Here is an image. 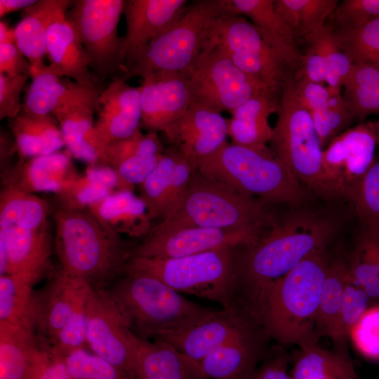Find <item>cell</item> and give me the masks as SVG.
Returning <instances> with one entry per match:
<instances>
[{
    "instance_id": "obj_44",
    "label": "cell",
    "mask_w": 379,
    "mask_h": 379,
    "mask_svg": "<svg viewBox=\"0 0 379 379\" xmlns=\"http://www.w3.org/2000/svg\"><path fill=\"white\" fill-rule=\"evenodd\" d=\"M233 14L246 16L262 30L296 47L295 36L277 13L274 0H227Z\"/></svg>"
},
{
    "instance_id": "obj_46",
    "label": "cell",
    "mask_w": 379,
    "mask_h": 379,
    "mask_svg": "<svg viewBox=\"0 0 379 379\" xmlns=\"http://www.w3.org/2000/svg\"><path fill=\"white\" fill-rule=\"evenodd\" d=\"M310 38L317 41L326 57L327 71L325 82L328 84V88L341 91L343 83L350 72L352 62L340 48L333 27L326 25L322 29L307 39Z\"/></svg>"
},
{
    "instance_id": "obj_11",
    "label": "cell",
    "mask_w": 379,
    "mask_h": 379,
    "mask_svg": "<svg viewBox=\"0 0 379 379\" xmlns=\"http://www.w3.org/2000/svg\"><path fill=\"white\" fill-rule=\"evenodd\" d=\"M238 248H220L174 258L134 256L128 262L125 272L152 276L180 293L215 301L227 309Z\"/></svg>"
},
{
    "instance_id": "obj_30",
    "label": "cell",
    "mask_w": 379,
    "mask_h": 379,
    "mask_svg": "<svg viewBox=\"0 0 379 379\" xmlns=\"http://www.w3.org/2000/svg\"><path fill=\"white\" fill-rule=\"evenodd\" d=\"M48 357L32 331L0 322V379H38Z\"/></svg>"
},
{
    "instance_id": "obj_14",
    "label": "cell",
    "mask_w": 379,
    "mask_h": 379,
    "mask_svg": "<svg viewBox=\"0 0 379 379\" xmlns=\"http://www.w3.org/2000/svg\"><path fill=\"white\" fill-rule=\"evenodd\" d=\"M376 145L375 123H361L336 136L323 150L324 173L334 199L349 201L375 161Z\"/></svg>"
},
{
    "instance_id": "obj_15",
    "label": "cell",
    "mask_w": 379,
    "mask_h": 379,
    "mask_svg": "<svg viewBox=\"0 0 379 379\" xmlns=\"http://www.w3.org/2000/svg\"><path fill=\"white\" fill-rule=\"evenodd\" d=\"M91 289L59 269L43 288L34 291L29 328L42 347L48 350L58 332L86 306Z\"/></svg>"
},
{
    "instance_id": "obj_6",
    "label": "cell",
    "mask_w": 379,
    "mask_h": 379,
    "mask_svg": "<svg viewBox=\"0 0 379 379\" xmlns=\"http://www.w3.org/2000/svg\"><path fill=\"white\" fill-rule=\"evenodd\" d=\"M239 194L264 204L302 206L307 192L288 168L274 156L227 142L197 170Z\"/></svg>"
},
{
    "instance_id": "obj_48",
    "label": "cell",
    "mask_w": 379,
    "mask_h": 379,
    "mask_svg": "<svg viewBox=\"0 0 379 379\" xmlns=\"http://www.w3.org/2000/svg\"><path fill=\"white\" fill-rule=\"evenodd\" d=\"M366 359L379 361V304L370 306L352 327L349 337Z\"/></svg>"
},
{
    "instance_id": "obj_60",
    "label": "cell",
    "mask_w": 379,
    "mask_h": 379,
    "mask_svg": "<svg viewBox=\"0 0 379 379\" xmlns=\"http://www.w3.org/2000/svg\"><path fill=\"white\" fill-rule=\"evenodd\" d=\"M121 379H130L128 377L126 376V377H124L123 378Z\"/></svg>"
},
{
    "instance_id": "obj_24",
    "label": "cell",
    "mask_w": 379,
    "mask_h": 379,
    "mask_svg": "<svg viewBox=\"0 0 379 379\" xmlns=\"http://www.w3.org/2000/svg\"><path fill=\"white\" fill-rule=\"evenodd\" d=\"M96 112L95 130L105 154L108 145L131 136L140 128V86H132L122 78H115L100 93Z\"/></svg>"
},
{
    "instance_id": "obj_13",
    "label": "cell",
    "mask_w": 379,
    "mask_h": 379,
    "mask_svg": "<svg viewBox=\"0 0 379 379\" xmlns=\"http://www.w3.org/2000/svg\"><path fill=\"white\" fill-rule=\"evenodd\" d=\"M187 77L193 102L230 114L262 90L267 89L241 70L211 41Z\"/></svg>"
},
{
    "instance_id": "obj_33",
    "label": "cell",
    "mask_w": 379,
    "mask_h": 379,
    "mask_svg": "<svg viewBox=\"0 0 379 379\" xmlns=\"http://www.w3.org/2000/svg\"><path fill=\"white\" fill-rule=\"evenodd\" d=\"M87 209L104 227L121 236L145 237L152 229L144 202L132 191L116 190Z\"/></svg>"
},
{
    "instance_id": "obj_9",
    "label": "cell",
    "mask_w": 379,
    "mask_h": 379,
    "mask_svg": "<svg viewBox=\"0 0 379 379\" xmlns=\"http://www.w3.org/2000/svg\"><path fill=\"white\" fill-rule=\"evenodd\" d=\"M265 204L195 171L178 210L154 227L175 230L196 226L262 234L275 222Z\"/></svg>"
},
{
    "instance_id": "obj_49",
    "label": "cell",
    "mask_w": 379,
    "mask_h": 379,
    "mask_svg": "<svg viewBox=\"0 0 379 379\" xmlns=\"http://www.w3.org/2000/svg\"><path fill=\"white\" fill-rule=\"evenodd\" d=\"M87 330L86 306L78 311L58 332L48 350L64 358L74 351L83 348L86 343Z\"/></svg>"
},
{
    "instance_id": "obj_51",
    "label": "cell",
    "mask_w": 379,
    "mask_h": 379,
    "mask_svg": "<svg viewBox=\"0 0 379 379\" xmlns=\"http://www.w3.org/2000/svg\"><path fill=\"white\" fill-rule=\"evenodd\" d=\"M30 74L8 77L0 74V119H12L22 109L20 95Z\"/></svg>"
},
{
    "instance_id": "obj_42",
    "label": "cell",
    "mask_w": 379,
    "mask_h": 379,
    "mask_svg": "<svg viewBox=\"0 0 379 379\" xmlns=\"http://www.w3.org/2000/svg\"><path fill=\"white\" fill-rule=\"evenodd\" d=\"M373 305L367 293L348 272L341 305L328 336L335 348L347 349V340L352 327Z\"/></svg>"
},
{
    "instance_id": "obj_37",
    "label": "cell",
    "mask_w": 379,
    "mask_h": 379,
    "mask_svg": "<svg viewBox=\"0 0 379 379\" xmlns=\"http://www.w3.org/2000/svg\"><path fill=\"white\" fill-rule=\"evenodd\" d=\"M300 347L293 379H359L347 349L330 351L317 343Z\"/></svg>"
},
{
    "instance_id": "obj_50",
    "label": "cell",
    "mask_w": 379,
    "mask_h": 379,
    "mask_svg": "<svg viewBox=\"0 0 379 379\" xmlns=\"http://www.w3.org/2000/svg\"><path fill=\"white\" fill-rule=\"evenodd\" d=\"M335 28L354 29L379 18V0H344L333 12Z\"/></svg>"
},
{
    "instance_id": "obj_28",
    "label": "cell",
    "mask_w": 379,
    "mask_h": 379,
    "mask_svg": "<svg viewBox=\"0 0 379 379\" xmlns=\"http://www.w3.org/2000/svg\"><path fill=\"white\" fill-rule=\"evenodd\" d=\"M67 151L20 159L4 172L3 185H11L25 192L55 194L78 174Z\"/></svg>"
},
{
    "instance_id": "obj_27",
    "label": "cell",
    "mask_w": 379,
    "mask_h": 379,
    "mask_svg": "<svg viewBox=\"0 0 379 379\" xmlns=\"http://www.w3.org/2000/svg\"><path fill=\"white\" fill-rule=\"evenodd\" d=\"M268 336L255 325L206 356L200 364L210 379H251L267 354Z\"/></svg>"
},
{
    "instance_id": "obj_18",
    "label": "cell",
    "mask_w": 379,
    "mask_h": 379,
    "mask_svg": "<svg viewBox=\"0 0 379 379\" xmlns=\"http://www.w3.org/2000/svg\"><path fill=\"white\" fill-rule=\"evenodd\" d=\"M162 132L192 169L197 171L227 142L228 119L222 112L193 102Z\"/></svg>"
},
{
    "instance_id": "obj_5",
    "label": "cell",
    "mask_w": 379,
    "mask_h": 379,
    "mask_svg": "<svg viewBox=\"0 0 379 379\" xmlns=\"http://www.w3.org/2000/svg\"><path fill=\"white\" fill-rule=\"evenodd\" d=\"M107 290L131 331L149 339L196 325L219 310L196 303L152 276L126 271Z\"/></svg>"
},
{
    "instance_id": "obj_58",
    "label": "cell",
    "mask_w": 379,
    "mask_h": 379,
    "mask_svg": "<svg viewBox=\"0 0 379 379\" xmlns=\"http://www.w3.org/2000/svg\"><path fill=\"white\" fill-rule=\"evenodd\" d=\"M0 43H16L14 29L2 20L0 22Z\"/></svg>"
},
{
    "instance_id": "obj_21",
    "label": "cell",
    "mask_w": 379,
    "mask_h": 379,
    "mask_svg": "<svg viewBox=\"0 0 379 379\" xmlns=\"http://www.w3.org/2000/svg\"><path fill=\"white\" fill-rule=\"evenodd\" d=\"M194 171L175 148L164 150L155 168L139 185L140 197L152 220H163L175 213Z\"/></svg>"
},
{
    "instance_id": "obj_53",
    "label": "cell",
    "mask_w": 379,
    "mask_h": 379,
    "mask_svg": "<svg viewBox=\"0 0 379 379\" xmlns=\"http://www.w3.org/2000/svg\"><path fill=\"white\" fill-rule=\"evenodd\" d=\"M32 66L16 43H0V74L8 77L30 74Z\"/></svg>"
},
{
    "instance_id": "obj_54",
    "label": "cell",
    "mask_w": 379,
    "mask_h": 379,
    "mask_svg": "<svg viewBox=\"0 0 379 379\" xmlns=\"http://www.w3.org/2000/svg\"><path fill=\"white\" fill-rule=\"evenodd\" d=\"M310 48L302 60V76L308 80L323 84L325 81L327 62L326 57L316 40L308 39Z\"/></svg>"
},
{
    "instance_id": "obj_20",
    "label": "cell",
    "mask_w": 379,
    "mask_h": 379,
    "mask_svg": "<svg viewBox=\"0 0 379 379\" xmlns=\"http://www.w3.org/2000/svg\"><path fill=\"white\" fill-rule=\"evenodd\" d=\"M255 325L260 326L246 315L222 308L196 325L164 333L154 338L166 342L200 363L206 356Z\"/></svg>"
},
{
    "instance_id": "obj_3",
    "label": "cell",
    "mask_w": 379,
    "mask_h": 379,
    "mask_svg": "<svg viewBox=\"0 0 379 379\" xmlns=\"http://www.w3.org/2000/svg\"><path fill=\"white\" fill-rule=\"evenodd\" d=\"M328 263L325 249L317 251L267 287L255 319L269 338L300 347L317 343L316 317Z\"/></svg>"
},
{
    "instance_id": "obj_10",
    "label": "cell",
    "mask_w": 379,
    "mask_h": 379,
    "mask_svg": "<svg viewBox=\"0 0 379 379\" xmlns=\"http://www.w3.org/2000/svg\"><path fill=\"white\" fill-rule=\"evenodd\" d=\"M293 81L282 90L270 148L303 186L332 199L323 170V149L311 114L295 93Z\"/></svg>"
},
{
    "instance_id": "obj_4",
    "label": "cell",
    "mask_w": 379,
    "mask_h": 379,
    "mask_svg": "<svg viewBox=\"0 0 379 379\" xmlns=\"http://www.w3.org/2000/svg\"><path fill=\"white\" fill-rule=\"evenodd\" d=\"M51 212L48 201L34 194L15 188L1 192V275H15L34 286L50 270Z\"/></svg>"
},
{
    "instance_id": "obj_59",
    "label": "cell",
    "mask_w": 379,
    "mask_h": 379,
    "mask_svg": "<svg viewBox=\"0 0 379 379\" xmlns=\"http://www.w3.org/2000/svg\"><path fill=\"white\" fill-rule=\"evenodd\" d=\"M377 144L379 145V121L375 123Z\"/></svg>"
},
{
    "instance_id": "obj_23",
    "label": "cell",
    "mask_w": 379,
    "mask_h": 379,
    "mask_svg": "<svg viewBox=\"0 0 379 379\" xmlns=\"http://www.w3.org/2000/svg\"><path fill=\"white\" fill-rule=\"evenodd\" d=\"M102 89L99 86L56 109V118L72 157L89 165H107L105 150L98 139L94 114Z\"/></svg>"
},
{
    "instance_id": "obj_25",
    "label": "cell",
    "mask_w": 379,
    "mask_h": 379,
    "mask_svg": "<svg viewBox=\"0 0 379 379\" xmlns=\"http://www.w3.org/2000/svg\"><path fill=\"white\" fill-rule=\"evenodd\" d=\"M140 88L141 124L149 131H162L193 102L188 79L182 74L149 77Z\"/></svg>"
},
{
    "instance_id": "obj_57",
    "label": "cell",
    "mask_w": 379,
    "mask_h": 379,
    "mask_svg": "<svg viewBox=\"0 0 379 379\" xmlns=\"http://www.w3.org/2000/svg\"><path fill=\"white\" fill-rule=\"evenodd\" d=\"M37 0H0V17L20 9H26Z\"/></svg>"
},
{
    "instance_id": "obj_17",
    "label": "cell",
    "mask_w": 379,
    "mask_h": 379,
    "mask_svg": "<svg viewBox=\"0 0 379 379\" xmlns=\"http://www.w3.org/2000/svg\"><path fill=\"white\" fill-rule=\"evenodd\" d=\"M86 312V343L101 357L128 377L131 353L128 340L129 324L107 288H92Z\"/></svg>"
},
{
    "instance_id": "obj_35",
    "label": "cell",
    "mask_w": 379,
    "mask_h": 379,
    "mask_svg": "<svg viewBox=\"0 0 379 379\" xmlns=\"http://www.w3.org/2000/svg\"><path fill=\"white\" fill-rule=\"evenodd\" d=\"M22 103V109L35 114H51L56 109L89 92L99 85H88L63 79L47 72L32 77Z\"/></svg>"
},
{
    "instance_id": "obj_7",
    "label": "cell",
    "mask_w": 379,
    "mask_h": 379,
    "mask_svg": "<svg viewBox=\"0 0 379 379\" xmlns=\"http://www.w3.org/2000/svg\"><path fill=\"white\" fill-rule=\"evenodd\" d=\"M211 41L222 50L244 72L264 88L281 94L284 86L302 75V55L247 20L226 14L213 27Z\"/></svg>"
},
{
    "instance_id": "obj_8",
    "label": "cell",
    "mask_w": 379,
    "mask_h": 379,
    "mask_svg": "<svg viewBox=\"0 0 379 379\" xmlns=\"http://www.w3.org/2000/svg\"><path fill=\"white\" fill-rule=\"evenodd\" d=\"M232 13L227 0H196L149 44L121 77L142 79L159 75H187L208 47L215 21ZM233 14V13H232Z\"/></svg>"
},
{
    "instance_id": "obj_38",
    "label": "cell",
    "mask_w": 379,
    "mask_h": 379,
    "mask_svg": "<svg viewBox=\"0 0 379 379\" xmlns=\"http://www.w3.org/2000/svg\"><path fill=\"white\" fill-rule=\"evenodd\" d=\"M342 94L353 119L360 121L371 113H379V66L352 64Z\"/></svg>"
},
{
    "instance_id": "obj_16",
    "label": "cell",
    "mask_w": 379,
    "mask_h": 379,
    "mask_svg": "<svg viewBox=\"0 0 379 379\" xmlns=\"http://www.w3.org/2000/svg\"><path fill=\"white\" fill-rule=\"evenodd\" d=\"M262 234L196 226L175 230H161L154 227L142 242L133 247L131 257L174 258L220 248L247 246Z\"/></svg>"
},
{
    "instance_id": "obj_43",
    "label": "cell",
    "mask_w": 379,
    "mask_h": 379,
    "mask_svg": "<svg viewBox=\"0 0 379 379\" xmlns=\"http://www.w3.org/2000/svg\"><path fill=\"white\" fill-rule=\"evenodd\" d=\"M333 28L340 48L352 64L379 66V18L354 29Z\"/></svg>"
},
{
    "instance_id": "obj_45",
    "label": "cell",
    "mask_w": 379,
    "mask_h": 379,
    "mask_svg": "<svg viewBox=\"0 0 379 379\" xmlns=\"http://www.w3.org/2000/svg\"><path fill=\"white\" fill-rule=\"evenodd\" d=\"M349 201L361 226L379 232V161H375Z\"/></svg>"
},
{
    "instance_id": "obj_56",
    "label": "cell",
    "mask_w": 379,
    "mask_h": 379,
    "mask_svg": "<svg viewBox=\"0 0 379 379\" xmlns=\"http://www.w3.org/2000/svg\"><path fill=\"white\" fill-rule=\"evenodd\" d=\"M48 352V359L38 379H72L63 357Z\"/></svg>"
},
{
    "instance_id": "obj_26",
    "label": "cell",
    "mask_w": 379,
    "mask_h": 379,
    "mask_svg": "<svg viewBox=\"0 0 379 379\" xmlns=\"http://www.w3.org/2000/svg\"><path fill=\"white\" fill-rule=\"evenodd\" d=\"M164 148L157 132L138 129L131 136L116 141L105 149L107 166L117 173L118 190L132 191L155 168Z\"/></svg>"
},
{
    "instance_id": "obj_55",
    "label": "cell",
    "mask_w": 379,
    "mask_h": 379,
    "mask_svg": "<svg viewBox=\"0 0 379 379\" xmlns=\"http://www.w3.org/2000/svg\"><path fill=\"white\" fill-rule=\"evenodd\" d=\"M287 367L285 353L277 350L267 353L251 379H293Z\"/></svg>"
},
{
    "instance_id": "obj_34",
    "label": "cell",
    "mask_w": 379,
    "mask_h": 379,
    "mask_svg": "<svg viewBox=\"0 0 379 379\" xmlns=\"http://www.w3.org/2000/svg\"><path fill=\"white\" fill-rule=\"evenodd\" d=\"M8 123L20 159L53 154L65 146L59 124L52 114H35L22 109Z\"/></svg>"
},
{
    "instance_id": "obj_52",
    "label": "cell",
    "mask_w": 379,
    "mask_h": 379,
    "mask_svg": "<svg viewBox=\"0 0 379 379\" xmlns=\"http://www.w3.org/2000/svg\"><path fill=\"white\" fill-rule=\"evenodd\" d=\"M293 84L295 93L310 114L326 109L330 96L327 87L312 82L303 76Z\"/></svg>"
},
{
    "instance_id": "obj_40",
    "label": "cell",
    "mask_w": 379,
    "mask_h": 379,
    "mask_svg": "<svg viewBox=\"0 0 379 379\" xmlns=\"http://www.w3.org/2000/svg\"><path fill=\"white\" fill-rule=\"evenodd\" d=\"M348 272L347 262L342 258L328 263L316 317L317 339L329 336L341 305Z\"/></svg>"
},
{
    "instance_id": "obj_12",
    "label": "cell",
    "mask_w": 379,
    "mask_h": 379,
    "mask_svg": "<svg viewBox=\"0 0 379 379\" xmlns=\"http://www.w3.org/2000/svg\"><path fill=\"white\" fill-rule=\"evenodd\" d=\"M124 4V0H77L66 13L100 81L123 73L122 36L117 28Z\"/></svg>"
},
{
    "instance_id": "obj_31",
    "label": "cell",
    "mask_w": 379,
    "mask_h": 379,
    "mask_svg": "<svg viewBox=\"0 0 379 379\" xmlns=\"http://www.w3.org/2000/svg\"><path fill=\"white\" fill-rule=\"evenodd\" d=\"M281 95L263 89L237 107L228 119V136L232 142L260 152L272 153L267 146L273 129L269 117L277 112Z\"/></svg>"
},
{
    "instance_id": "obj_36",
    "label": "cell",
    "mask_w": 379,
    "mask_h": 379,
    "mask_svg": "<svg viewBox=\"0 0 379 379\" xmlns=\"http://www.w3.org/2000/svg\"><path fill=\"white\" fill-rule=\"evenodd\" d=\"M118 184L117 173L111 167L90 165L84 174L69 181L55 194V204L67 209H87L117 190Z\"/></svg>"
},
{
    "instance_id": "obj_19",
    "label": "cell",
    "mask_w": 379,
    "mask_h": 379,
    "mask_svg": "<svg viewBox=\"0 0 379 379\" xmlns=\"http://www.w3.org/2000/svg\"><path fill=\"white\" fill-rule=\"evenodd\" d=\"M187 0H124L126 33L122 36L121 76L142 56L151 41L183 11Z\"/></svg>"
},
{
    "instance_id": "obj_29",
    "label": "cell",
    "mask_w": 379,
    "mask_h": 379,
    "mask_svg": "<svg viewBox=\"0 0 379 379\" xmlns=\"http://www.w3.org/2000/svg\"><path fill=\"white\" fill-rule=\"evenodd\" d=\"M46 50L49 65L43 71L70 78L78 83L99 85L100 81L91 70L84 46L66 15L48 28Z\"/></svg>"
},
{
    "instance_id": "obj_22",
    "label": "cell",
    "mask_w": 379,
    "mask_h": 379,
    "mask_svg": "<svg viewBox=\"0 0 379 379\" xmlns=\"http://www.w3.org/2000/svg\"><path fill=\"white\" fill-rule=\"evenodd\" d=\"M130 379H210L199 362L161 340L142 338L129 329Z\"/></svg>"
},
{
    "instance_id": "obj_32",
    "label": "cell",
    "mask_w": 379,
    "mask_h": 379,
    "mask_svg": "<svg viewBox=\"0 0 379 379\" xmlns=\"http://www.w3.org/2000/svg\"><path fill=\"white\" fill-rule=\"evenodd\" d=\"M74 1L39 0L24 10L14 28L16 44L32 66L31 77L43 71L47 65L46 36L55 20L66 15Z\"/></svg>"
},
{
    "instance_id": "obj_41",
    "label": "cell",
    "mask_w": 379,
    "mask_h": 379,
    "mask_svg": "<svg viewBox=\"0 0 379 379\" xmlns=\"http://www.w3.org/2000/svg\"><path fill=\"white\" fill-rule=\"evenodd\" d=\"M33 285L13 274L0 276V322L29 329Z\"/></svg>"
},
{
    "instance_id": "obj_2",
    "label": "cell",
    "mask_w": 379,
    "mask_h": 379,
    "mask_svg": "<svg viewBox=\"0 0 379 379\" xmlns=\"http://www.w3.org/2000/svg\"><path fill=\"white\" fill-rule=\"evenodd\" d=\"M52 208V206H51ZM55 251L60 270L92 288H108L126 270L134 246L104 227L88 209L55 205Z\"/></svg>"
},
{
    "instance_id": "obj_1",
    "label": "cell",
    "mask_w": 379,
    "mask_h": 379,
    "mask_svg": "<svg viewBox=\"0 0 379 379\" xmlns=\"http://www.w3.org/2000/svg\"><path fill=\"white\" fill-rule=\"evenodd\" d=\"M293 208L253 244L237 249L227 309L255 319L267 287L312 253L326 249L336 233V222L330 217L300 206Z\"/></svg>"
},
{
    "instance_id": "obj_39",
    "label": "cell",
    "mask_w": 379,
    "mask_h": 379,
    "mask_svg": "<svg viewBox=\"0 0 379 379\" xmlns=\"http://www.w3.org/2000/svg\"><path fill=\"white\" fill-rule=\"evenodd\" d=\"M338 0H274L277 13L294 36L307 39L326 25L335 11Z\"/></svg>"
},
{
    "instance_id": "obj_47",
    "label": "cell",
    "mask_w": 379,
    "mask_h": 379,
    "mask_svg": "<svg viewBox=\"0 0 379 379\" xmlns=\"http://www.w3.org/2000/svg\"><path fill=\"white\" fill-rule=\"evenodd\" d=\"M63 359L72 379H121L127 376L101 357L84 348Z\"/></svg>"
}]
</instances>
